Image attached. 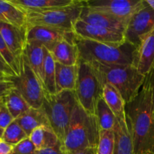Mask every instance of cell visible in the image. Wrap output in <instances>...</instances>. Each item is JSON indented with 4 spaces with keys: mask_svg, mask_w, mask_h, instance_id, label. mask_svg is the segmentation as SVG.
Returning a JSON list of instances; mask_svg holds the SVG:
<instances>
[{
    "mask_svg": "<svg viewBox=\"0 0 154 154\" xmlns=\"http://www.w3.org/2000/svg\"><path fill=\"white\" fill-rule=\"evenodd\" d=\"M126 120L135 154H154V108L150 88L144 84L126 104Z\"/></svg>",
    "mask_w": 154,
    "mask_h": 154,
    "instance_id": "6da1fadb",
    "label": "cell"
},
{
    "mask_svg": "<svg viewBox=\"0 0 154 154\" xmlns=\"http://www.w3.org/2000/svg\"><path fill=\"white\" fill-rule=\"evenodd\" d=\"M99 132L96 116L88 114L77 102L62 144L64 153L73 154L86 149H96Z\"/></svg>",
    "mask_w": 154,
    "mask_h": 154,
    "instance_id": "7a4b0ae2",
    "label": "cell"
},
{
    "mask_svg": "<svg viewBox=\"0 0 154 154\" xmlns=\"http://www.w3.org/2000/svg\"><path fill=\"white\" fill-rule=\"evenodd\" d=\"M81 60L108 66H133L136 48L128 42L119 46L84 40L75 37Z\"/></svg>",
    "mask_w": 154,
    "mask_h": 154,
    "instance_id": "3957f363",
    "label": "cell"
},
{
    "mask_svg": "<svg viewBox=\"0 0 154 154\" xmlns=\"http://www.w3.org/2000/svg\"><path fill=\"white\" fill-rule=\"evenodd\" d=\"M89 63L102 84H110L115 87L126 104L135 98L145 81L146 76L140 73L133 66H108L97 63Z\"/></svg>",
    "mask_w": 154,
    "mask_h": 154,
    "instance_id": "277c9868",
    "label": "cell"
},
{
    "mask_svg": "<svg viewBox=\"0 0 154 154\" xmlns=\"http://www.w3.org/2000/svg\"><path fill=\"white\" fill-rule=\"evenodd\" d=\"M77 102L75 91H63L45 96L42 107L48 115L51 127L62 144Z\"/></svg>",
    "mask_w": 154,
    "mask_h": 154,
    "instance_id": "5b68a950",
    "label": "cell"
},
{
    "mask_svg": "<svg viewBox=\"0 0 154 154\" xmlns=\"http://www.w3.org/2000/svg\"><path fill=\"white\" fill-rule=\"evenodd\" d=\"M85 1L75 0L72 4L60 8L26 14L27 29L32 26H44L72 32L75 21L79 19Z\"/></svg>",
    "mask_w": 154,
    "mask_h": 154,
    "instance_id": "8992f818",
    "label": "cell"
},
{
    "mask_svg": "<svg viewBox=\"0 0 154 154\" xmlns=\"http://www.w3.org/2000/svg\"><path fill=\"white\" fill-rule=\"evenodd\" d=\"M103 86L91 65L80 59L75 93L78 103L88 114L95 115L98 101L102 98Z\"/></svg>",
    "mask_w": 154,
    "mask_h": 154,
    "instance_id": "52a82bcc",
    "label": "cell"
},
{
    "mask_svg": "<svg viewBox=\"0 0 154 154\" xmlns=\"http://www.w3.org/2000/svg\"><path fill=\"white\" fill-rule=\"evenodd\" d=\"M14 88L33 108H42L47 93L43 85L23 58L20 75L11 78Z\"/></svg>",
    "mask_w": 154,
    "mask_h": 154,
    "instance_id": "ba28073f",
    "label": "cell"
},
{
    "mask_svg": "<svg viewBox=\"0 0 154 154\" xmlns=\"http://www.w3.org/2000/svg\"><path fill=\"white\" fill-rule=\"evenodd\" d=\"M154 30V11L146 2L137 11L126 26L123 35L125 41L138 48L146 35Z\"/></svg>",
    "mask_w": 154,
    "mask_h": 154,
    "instance_id": "9c48e42d",
    "label": "cell"
},
{
    "mask_svg": "<svg viewBox=\"0 0 154 154\" xmlns=\"http://www.w3.org/2000/svg\"><path fill=\"white\" fill-rule=\"evenodd\" d=\"M72 32L78 38L105 45L119 46L126 42L123 33L121 32L92 25L80 19L73 23Z\"/></svg>",
    "mask_w": 154,
    "mask_h": 154,
    "instance_id": "30bf717a",
    "label": "cell"
},
{
    "mask_svg": "<svg viewBox=\"0 0 154 154\" xmlns=\"http://www.w3.org/2000/svg\"><path fill=\"white\" fill-rule=\"evenodd\" d=\"M144 4V0H89L88 8L106 14L127 23L131 17Z\"/></svg>",
    "mask_w": 154,
    "mask_h": 154,
    "instance_id": "8fae6325",
    "label": "cell"
},
{
    "mask_svg": "<svg viewBox=\"0 0 154 154\" xmlns=\"http://www.w3.org/2000/svg\"><path fill=\"white\" fill-rule=\"evenodd\" d=\"M74 35L73 32L44 26L29 27L26 32L27 42L42 45L49 51L58 42Z\"/></svg>",
    "mask_w": 154,
    "mask_h": 154,
    "instance_id": "7c38bea8",
    "label": "cell"
},
{
    "mask_svg": "<svg viewBox=\"0 0 154 154\" xmlns=\"http://www.w3.org/2000/svg\"><path fill=\"white\" fill-rule=\"evenodd\" d=\"M26 32L0 20V32L10 51L21 64L27 44Z\"/></svg>",
    "mask_w": 154,
    "mask_h": 154,
    "instance_id": "4fadbf2b",
    "label": "cell"
},
{
    "mask_svg": "<svg viewBox=\"0 0 154 154\" xmlns=\"http://www.w3.org/2000/svg\"><path fill=\"white\" fill-rule=\"evenodd\" d=\"M134 66L143 75H148L154 66V30L146 35L136 48Z\"/></svg>",
    "mask_w": 154,
    "mask_h": 154,
    "instance_id": "5bb4252c",
    "label": "cell"
},
{
    "mask_svg": "<svg viewBox=\"0 0 154 154\" xmlns=\"http://www.w3.org/2000/svg\"><path fill=\"white\" fill-rule=\"evenodd\" d=\"M56 63L64 66H77L79 63V51L75 43V35L58 42L50 51Z\"/></svg>",
    "mask_w": 154,
    "mask_h": 154,
    "instance_id": "9a60e30c",
    "label": "cell"
},
{
    "mask_svg": "<svg viewBox=\"0 0 154 154\" xmlns=\"http://www.w3.org/2000/svg\"><path fill=\"white\" fill-rule=\"evenodd\" d=\"M79 19L92 25H96L104 28L117 30L123 33L127 24V23L117 19L114 17L88 8L85 5V3Z\"/></svg>",
    "mask_w": 154,
    "mask_h": 154,
    "instance_id": "2e32d148",
    "label": "cell"
},
{
    "mask_svg": "<svg viewBox=\"0 0 154 154\" xmlns=\"http://www.w3.org/2000/svg\"><path fill=\"white\" fill-rule=\"evenodd\" d=\"M12 4L28 14L66 7L75 0H9Z\"/></svg>",
    "mask_w": 154,
    "mask_h": 154,
    "instance_id": "e0dca14e",
    "label": "cell"
},
{
    "mask_svg": "<svg viewBox=\"0 0 154 154\" xmlns=\"http://www.w3.org/2000/svg\"><path fill=\"white\" fill-rule=\"evenodd\" d=\"M78 75V64L68 66L56 63L57 93L63 91H75Z\"/></svg>",
    "mask_w": 154,
    "mask_h": 154,
    "instance_id": "ac0fdd59",
    "label": "cell"
},
{
    "mask_svg": "<svg viewBox=\"0 0 154 154\" xmlns=\"http://www.w3.org/2000/svg\"><path fill=\"white\" fill-rule=\"evenodd\" d=\"M15 120L29 136L37 128L42 126L51 127L48 115L43 107L41 108H31Z\"/></svg>",
    "mask_w": 154,
    "mask_h": 154,
    "instance_id": "d6986e66",
    "label": "cell"
},
{
    "mask_svg": "<svg viewBox=\"0 0 154 154\" xmlns=\"http://www.w3.org/2000/svg\"><path fill=\"white\" fill-rule=\"evenodd\" d=\"M23 60L29 66L33 73L35 75L44 87L43 71L45 63V48L38 44L27 42L24 51Z\"/></svg>",
    "mask_w": 154,
    "mask_h": 154,
    "instance_id": "ffe728a7",
    "label": "cell"
},
{
    "mask_svg": "<svg viewBox=\"0 0 154 154\" xmlns=\"http://www.w3.org/2000/svg\"><path fill=\"white\" fill-rule=\"evenodd\" d=\"M0 20L27 31L26 14L9 0H0Z\"/></svg>",
    "mask_w": 154,
    "mask_h": 154,
    "instance_id": "44dd1931",
    "label": "cell"
},
{
    "mask_svg": "<svg viewBox=\"0 0 154 154\" xmlns=\"http://www.w3.org/2000/svg\"><path fill=\"white\" fill-rule=\"evenodd\" d=\"M102 98L118 120H126V102L120 92L110 84L103 86Z\"/></svg>",
    "mask_w": 154,
    "mask_h": 154,
    "instance_id": "7402d4cb",
    "label": "cell"
},
{
    "mask_svg": "<svg viewBox=\"0 0 154 154\" xmlns=\"http://www.w3.org/2000/svg\"><path fill=\"white\" fill-rule=\"evenodd\" d=\"M115 148L114 154H135L126 121L118 120L114 129Z\"/></svg>",
    "mask_w": 154,
    "mask_h": 154,
    "instance_id": "603a6c76",
    "label": "cell"
},
{
    "mask_svg": "<svg viewBox=\"0 0 154 154\" xmlns=\"http://www.w3.org/2000/svg\"><path fill=\"white\" fill-rule=\"evenodd\" d=\"M38 150L54 147L60 142L51 127L42 126L34 129L29 136Z\"/></svg>",
    "mask_w": 154,
    "mask_h": 154,
    "instance_id": "cb8c5ba5",
    "label": "cell"
},
{
    "mask_svg": "<svg viewBox=\"0 0 154 154\" xmlns=\"http://www.w3.org/2000/svg\"><path fill=\"white\" fill-rule=\"evenodd\" d=\"M95 116L96 117L100 130H113L117 124V118L115 117L106 102L101 98L97 102Z\"/></svg>",
    "mask_w": 154,
    "mask_h": 154,
    "instance_id": "d4e9b609",
    "label": "cell"
},
{
    "mask_svg": "<svg viewBox=\"0 0 154 154\" xmlns=\"http://www.w3.org/2000/svg\"><path fill=\"white\" fill-rule=\"evenodd\" d=\"M44 87L47 95L57 93L56 88V62L48 50L45 48V63L43 71Z\"/></svg>",
    "mask_w": 154,
    "mask_h": 154,
    "instance_id": "484cf974",
    "label": "cell"
},
{
    "mask_svg": "<svg viewBox=\"0 0 154 154\" xmlns=\"http://www.w3.org/2000/svg\"><path fill=\"white\" fill-rule=\"evenodd\" d=\"M4 100L6 107L14 120L31 108L30 105L15 88L5 97Z\"/></svg>",
    "mask_w": 154,
    "mask_h": 154,
    "instance_id": "4316f807",
    "label": "cell"
},
{
    "mask_svg": "<svg viewBox=\"0 0 154 154\" xmlns=\"http://www.w3.org/2000/svg\"><path fill=\"white\" fill-rule=\"evenodd\" d=\"M27 138H29V135L17 123L16 120H14L5 129L2 141L12 146H15Z\"/></svg>",
    "mask_w": 154,
    "mask_h": 154,
    "instance_id": "83f0119b",
    "label": "cell"
},
{
    "mask_svg": "<svg viewBox=\"0 0 154 154\" xmlns=\"http://www.w3.org/2000/svg\"><path fill=\"white\" fill-rule=\"evenodd\" d=\"M115 134L113 130H100L96 154H114Z\"/></svg>",
    "mask_w": 154,
    "mask_h": 154,
    "instance_id": "f1b7e54d",
    "label": "cell"
},
{
    "mask_svg": "<svg viewBox=\"0 0 154 154\" xmlns=\"http://www.w3.org/2000/svg\"><path fill=\"white\" fill-rule=\"evenodd\" d=\"M0 53L3 56L8 64L11 68L12 70L16 74L17 77L19 76L20 75L23 64L20 63L19 61L15 58L14 56L11 52L9 48H8L7 45H6L5 42L4 38H3L1 32H0Z\"/></svg>",
    "mask_w": 154,
    "mask_h": 154,
    "instance_id": "f546056e",
    "label": "cell"
},
{
    "mask_svg": "<svg viewBox=\"0 0 154 154\" xmlns=\"http://www.w3.org/2000/svg\"><path fill=\"white\" fill-rule=\"evenodd\" d=\"M38 150L29 138L24 139L14 146L13 154H36Z\"/></svg>",
    "mask_w": 154,
    "mask_h": 154,
    "instance_id": "4dcf8cb0",
    "label": "cell"
},
{
    "mask_svg": "<svg viewBox=\"0 0 154 154\" xmlns=\"http://www.w3.org/2000/svg\"><path fill=\"white\" fill-rule=\"evenodd\" d=\"M4 99L0 104V127L5 129L15 120L6 107Z\"/></svg>",
    "mask_w": 154,
    "mask_h": 154,
    "instance_id": "1f68e13d",
    "label": "cell"
},
{
    "mask_svg": "<svg viewBox=\"0 0 154 154\" xmlns=\"http://www.w3.org/2000/svg\"><path fill=\"white\" fill-rule=\"evenodd\" d=\"M0 74L8 79H11V78L17 77L16 74L12 70L10 66L8 64L1 53H0Z\"/></svg>",
    "mask_w": 154,
    "mask_h": 154,
    "instance_id": "d6a6232c",
    "label": "cell"
},
{
    "mask_svg": "<svg viewBox=\"0 0 154 154\" xmlns=\"http://www.w3.org/2000/svg\"><path fill=\"white\" fill-rule=\"evenodd\" d=\"M14 88L11 79L0 80V99H4Z\"/></svg>",
    "mask_w": 154,
    "mask_h": 154,
    "instance_id": "836d02e7",
    "label": "cell"
},
{
    "mask_svg": "<svg viewBox=\"0 0 154 154\" xmlns=\"http://www.w3.org/2000/svg\"><path fill=\"white\" fill-rule=\"evenodd\" d=\"M36 154H65L63 151V144L61 142H59L54 147H49V148L42 149L38 150Z\"/></svg>",
    "mask_w": 154,
    "mask_h": 154,
    "instance_id": "e575fe53",
    "label": "cell"
},
{
    "mask_svg": "<svg viewBox=\"0 0 154 154\" xmlns=\"http://www.w3.org/2000/svg\"><path fill=\"white\" fill-rule=\"evenodd\" d=\"M144 84L150 88V91L152 93V99H153V105L154 108V66L153 69L150 70L148 75H146L145 81H144Z\"/></svg>",
    "mask_w": 154,
    "mask_h": 154,
    "instance_id": "d590c367",
    "label": "cell"
},
{
    "mask_svg": "<svg viewBox=\"0 0 154 154\" xmlns=\"http://www.w3.org/2000/svg\"><path fill=\"white\" fill-rule=\"evenodd\" d=\"M14 146L7 144L4 141H0V154H13Z\"/></svg>",
    "mask_w": 154,
    "mask_h": 154,
    "instance_id": "8d00e7d4",
    "label": "cell"
},
{
    "mask_svg": "<svg viewBox=\"0 0 154 154\" xmlns=\"http://www.w3.org/2000/svg\"><path fill=\"white\" fill-rule=\"evenodd\" d=\"M73 154H96V149L95 148L86 149V150H81V151L76 152V153Z\"/></svg>",
    "mask_w": 154,
    "mask_h": 154,
    "instance_id": "74e56055",
    "label": "cell"
},
{
    "mask_svg": "<svg viewBox=\"0 0 154 154\" xmlns=\"http://www.w3.org/2000/svg\"><path fill=\"white\" fill-rule=\"evenodd\" d=\"M146 2L154 11V0H146Z\"/></svg>",
    "mask_w": 154,
    "mask_h": 154,
    "instance_id": "f35d334b",
    "label": "cell"
},
{
    "mask_svg": "<svg viewBox=\"0 0 154 154\" xmlns=\"http://www.w3.org/2000/svg\"><path fill=\"white\" fill-rule=\"evenodd\" d=\"M4 131H5L4 129H2V128L0 127V139L1 140H2V138L3 134H4Z\"/></svg>",
    "mask_w": 154,
    "mask_h": 154,
    "instance_id": "ab89813d",
    "label": "cell"
},
{
    "mask_svg": "<svg viewBox=\"0 0 154 154\" xmlns=\"http://www.w3.org/2000/svg\"><path fill=\"white\" fill-rule=\"evenodd\" d=\"M4 79H8V78H5V77L3 76L2 75H1V74H0V80H4Z\"/></svg>",
    "mask_w": 154,
    "mask_h": 154,
    "instance_id": "60d3db41",
    "label": "cell"
},
{
    "mask_svg": "<svg viewBox=\"0 0 154 154\" xmlns=\"http://www.w3.org/2000/svg\"><path fill=\"white\" fill-rule=\"evenodd\" d=\"M3 100V99H0V104H1V102H2V101Z\"/></svg>",
    "mask_w": 154,
    "mask_h": 154,
    "instance_id": "b9f144b4",
    "label": "cell"
},
{
    "mask_svg": "<svg viewBox=\"0 0 154 154\" xmlns=\"http://www.w3.org/2000/svg\"><path fill=\"white\" fill-rule=\"evenodd\" d=\"M148 154H153V153H148Z\"/></svg>",
    "mask_w": 154,
    "mask_h": 154,
    "instance_id": "7bdbcfd3",
    "label": "cell"
},
{
    "mask_svg": "<svg viewBox=\"0 0 154 154\" xmlns=\"http://www.w3.org/2000/svg\"><path fill=\"white\" fill-rule=\"evenodd\" d=\"M2 141V140H1V139H0V141Z\"/></svg>",
    "mask_w": 154,
    "mask_h": 154,
    "instance_id": "ee69618b",
    "label": "cell"
}]
</instances>
